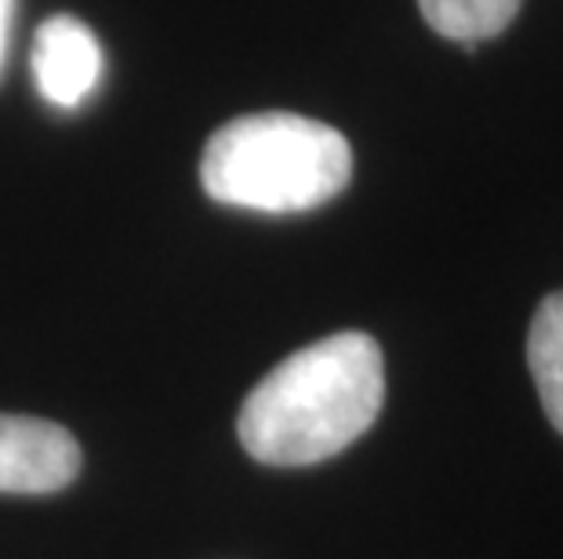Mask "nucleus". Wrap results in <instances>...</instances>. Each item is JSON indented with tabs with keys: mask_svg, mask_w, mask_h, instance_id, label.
<instances>
[{
	"mask_svg": "<svg viewBox=\"0 0 563 559\" xmlns=\"http://www.w3.org/2000/svg\"><path fill=\"white\" fill-rule=\"evenodd\" d=\"M382 400L386 364L378 342L364 331H342L273 367L247 392L236 436L262 466H317L375 425Z\"/></svg>",
	"mask_w": 563,
	"mask_h": 559,
	"instance_id": "1",
	"label": "nucleus"
},
{
	"mask_svg": "<svg viewBox=\"0 0 563 559\" xmlns=\"http://www.w3.org/2000/svg\"><path fill=\"white\" fill-rule=\"evenodd\" d=\"M353 149L342 131L302 113H247L208 138L200 186L214 204L298 215L350 186Z\"/></svg>",
	"mask_w": 563,
	"mask_h": 559,
	"instance_id": "2",
	"label": "nucleus"
},
{
	"mask_svg": "<svg viewBox=\"0 0 563 559\" xmlns=\"http://www.w3.org/2000/svg\"><path fill=\"white\" fill-rule=\"evenodd\" d=\"M80 472V444L55 422L0 414V494H55Z\"/></svg>",
	"mask_w": 563,
	"mask_h": 559,
	"instance_id": "3",
	"label": "nucleus"
},
{
	"mask_svg": "<svg viewBox=\"0 0 563 559\" xmlns=\"http://www.w3.org/2000/svg\"><path fill=\"white\" fill-rule=\"evenodd\" d=\"M102 44L74 15H55L41 22L33 37L30 69L44 102L58 110H77L95 94L102 80Z\"/></svg>",
	"mask_w": 563,
	"mask_h": 559,
	"instance_id": "4",
	"label": "nucleus"
},
{
	"mask_svg": "<svg viewBox=\"0 0 563 559\" xmlns=\"http://www.w3.org/2000/svg\"><path fill=\"white\" fill-rule=\"evenodd\" d=\"M527 367L542 396L545 418L563 433V291L545 294L527 331Z\"/></svg>",
	"mask_w": 563,
	"mask_h": 559,
	"instance_id": "5",
	"label": "nucleus"
},
{
	"mask_svg": "<svg viewBox=\"0 0 563 559\" xmlns=\"http://www.w3.org/2000/svg\"><path fill=\"white\" fill-rule=\"evenodd\" d=\"M523 0H418L422 19L440 37L459 41L465 52H476V44L498 37L517 19Z\"/></svg>",
	"mask_w": 563,
	"mask_h": 559,
	"instance_id": "6",
	"label": "nucleus"
},
{
	"mask_svg": "<svg viewBox=\"0 0 563 559\" xmlns=\"http://www.w3.org/2000/svg\"><path fill=\"white\" fill-rule=\"evenodd\" d=\"M15 4H19V0H0V69H4L8 41H11V22H15Z\"/></svg>",
	"mask_w": 563,
	"mask_h": 559,
	"instance_id": "7",
	"label": "nucleus"
}]
</instances>
